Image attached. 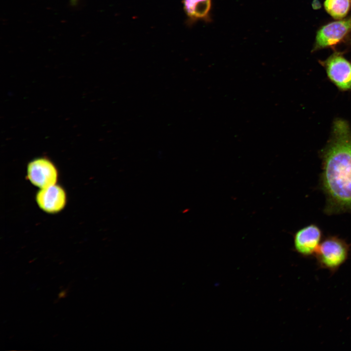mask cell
<instances>
[{"label": "cell", "instance_id": "1", "mask_svg": "<svg viewBox=\"0 0 351 351\" xmlns=\"http://www.w3.org/2000/svg\"><path fill=\"white\" fill-rule=\"evenodd\" d=\"M319 186L326 197L327 214L351 211V129L347 121L334 120L331 136L320 152Z\"/></svg>", "mask_w": 351, "mask_h": 351}, {"label": "cell", "instance_id": "10", "mask_svg": "<svg viewBox=\"0 0 351 351\" xmlns=\"http://www.w3.org/2000/svg\"><path fill=\"white\" fill-rule=\"evenodd\" d=\"M78 0H70L71 4L72 5H76L78 3Z\"/></svg>", "mask_w": 351, "mask_h": 351}, {"label": "cell", "instance_id": "4", "mask_svg": "<svg viewBox=\"0 0 351 351\" xmlns=\"http://www.w3.org/2000/svg\"><path fill=\"white\" fill-rule=\"evenodd\" d=\"M322 237V231L316 224L312 223L305 226L293 234L294 249L302 257L314 256Z\"/></svg>", "mask_w": 351, "mask_h": 351}, {"label": "cell", "instance_id": "7", "mask_svg": "<svg viewBox=\"0 0 351 351\" xmlns=\"http://www.w3.org/2000/svg\"><path fill=\"white\" fill-rule=\"evenodd\" d=\"M36 201L39 207L48 213H56L62 210L66 202L64 190L56 184L41 188L37 193Z\"/></svg>", "mask_w": 351, "mask_h": 351}, {"label": "cell", "instance_id": "6", "mask_svg": "<svg viewBox=\"0 0 351 351\" xmlns=\"http://www.w3.org/2000/svg\"><path fill=\"white\" fill-rule=\"evenodd\" d=\"M58 171L54 164L44 157L36 158L27 166V177L30 182L40 189L56 184Z\"/></svg>", "mask_w": 351, "mask_h": 351}, {"label": "cell", "instance_id": "5", "mask_svg": "<svg viewBox=\"0 0 351 351\" xmlns=\"http://www.w3.org/2000/svg\"><path fill=\"white\" fill-rule=\"evenodd\" d=\"M351 31V16L328 23L317 31L313 51L332 46Z\"/></svg>", "mask_w": 351, "mask_h": 351}, {"label": "cell", "instance_id": "2", "mask_svg": "<svg viewBox=\"0 0 351 351\" xmlns=\"http://www.w3.org/2000/svg\"><path fill=\"white\" fill-rule=\"evenodd\" d=\"M351 244L336 235H329L322 240L315 254L317 266L334 273L348 259Z\"/></svg>", "mask_w": 351, "mask_h": 351}, {"label": "cell", "instance_id": "8", "mask_svg": "<svg viewBox=\"0 0 351 351\" xmlns=\"http://www.w3.org/2000/svg\"><path fill=\"white\" fill-rule=\"evenodd\" d=\"M183 4L190 23L210 20L212 0H183Z\"/></svg>", "mask_w": 351, "mask_h": 351}, {"label": "cell", "instance_id": "9", "mask_svg": "<svg viewBox=\"0 0 351 351\" xmlns=\"http://www.w3.org/2000/svg\"><path fill=\"white\" fill-rule=\"evenodd\" d=\"M324 7L326 11L333 18L341 19L348 13L350 0H325Z\"/></svg>", "mask_w": 351, "mask_h": 351}, {"label": "cell", "instance_id": "3", "mask_svg": "<svg viewBox=\"0 0 351 351\" xmlns=\"http://www.w3.org/2000/svg\"><path fill=\"white\" fill-rule=\"evenodd\" d=\"M330 80L342 91L351 90V62L338 52L319 61Z\"/></svg>", "mask_w": 351, "mask_h": 351}]
</instances>
